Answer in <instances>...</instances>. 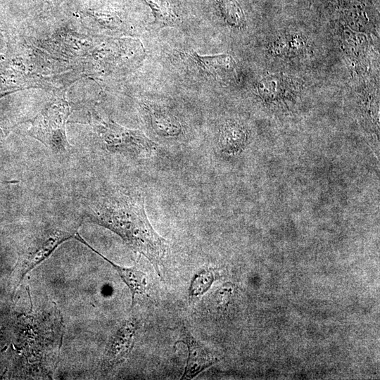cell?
<instances>
[{
    "mask_svg": "<svg viewBox=\"0 0 380 380\" xmlns=\"http://www.w3.org/2000/svg\"><path fill=\"white\" fill-rule=\"evenodd\" d=\"M84 216L120 236L133 251L146 258L161 277L160 267L169 245L149 222L141 193L122 190L106 193L87 204Z\"/></svg>",
    "mask_w": 380,
    "mask_h": 380,
    "instance_id": "obj_1",
    "label": "cell"
},
{
    "mask_svg": "<svg viewBox=\"0 0 380 380\" xmlns=\"http://www.w3.org/2000/svg\"><path fill=\"white\" fill-rule=\"evenodd\" d=\"M77 227L63 229L50 227L41 230L31 236L25 248L20 262L18 287L24 277L37 265L47 258L63 242L75 238Z\"/></svg>",
    "mask_w": 380,
    "mask_h": 380,
    "instance_id": "obj_2",
    "label": "cell"
},
{
    "mask_svg": "<svg viewBox=\"0 0 380 380\" xmlns=\"http://www.w3.org/2000/svg\"><path fill=\"white\" fill-rule=\"evenodd\" d=\"M101 133L106 148L111 153L144 158L153 156L158 150V145L139 130L109 123L102 127Z\"/></svg>",
    "mask_w": 380,
    "mask_h": 380,
    "instance_id": "obj_3",
    "label": "cell"
},
{
    "mask_svg": "<svg viewBox=\"0 0 380 380\" xmlns=\"http://www.w3.org/2000/svg\"><path fill=\"white\" fill-rule=\"evenodd\" d=\"M134 318L125 321L113 336L107 348L103 367L112 369L125 360L132 348L134 338L137 330Z\"/></svg>",
    "mask_w": 380,
    "mask_h": 380,
    "instance_id": "obj_4",
    "label": "cell"
},
{
    "mask_svg": "<svg viewBox=\"0 0 380 380\" xmlns=\"http://www.w3.org/2000/svg\"><path fill=\"white\" fill-rule=\"evenodd\" d=\"M179 342L186 344L188 358L181 379H192L217 362V358L197 341L192 334L184 329Z\"/></svg>",
    "mask_w": 380,
    "mask_h": 380,
    "instance_id": "obj_5",
    "label": "cell"
},
{
    "mask_svg": "<svg viewBox=\"0 0 380 380\" xmlns=\"http://www.w3.org/2000/svg\"><path fill=\"white\" fill-rule=\"evenodd\" d=\"M80 242L82 243L91 251L97 253L106 261H107L118 273L120 277L124 283L129 288L132 295V304L131 308H132L135 303L137 297L143 296L147 293L148 291V281L146 274L139 269L132 267H125L120 266L108 258L103 255L101 253L93 248L80 234L77 233L75 236Z\"/></svg>",
    "mask_w": 380,
    "mask_h": 380,
    "instance_id": "obj_6",
    "label": "cell"
},
{
    "mask_svg": "<svg viewBox=\"0 0 380 380\" xmlns=\"http://www.w3.org/2000/svg\"><path fill=\"white\" fill-rule=\"evenodd\" d=\"M189 56L201 69L215 77L229 76L235 70V61L228 54L199 56L196 52H192Z\"/></svg>",
    "mask_w": 380,
    "mask_h": 380,
    "instance_id": "obj_7",
    "label": "cell"
},
{
    "mask_svg": "<svg viewBox=\"0 0 380 380\" xmlns=\"http://www.w3.org/2000/svg\"><path fill=\"white\" fill-rule=\"evenodd\" d=\"M148 110L151 126L158 134L165 137H174L181 133L182 125L173 114L156 106H149Z\"/></svg>",
    "mask_w": 380,
    "mask_h": 380,
    "instance_id": "obj_8",
    "label": "cell"
},
{
    "mask_svg": "<svg viewBox=\"0 0 380 380\" xmlns=\"http://www.w3.org/2000/svg\"><path fill=\"white\" fill-rule=\"evenodd\" d=\"M246 138V134L240 125L228 123L224 125L221 132L220 146L222 151L234 153L241 149Z\"/></svg>",
    "mask_w": 380,
    "mask_h": 380,
    "instance_id": "obj_9",
    "label": "cell"
},
{
    "mask_svg": "<svg viewBox=\"0 0 380 380\" xmlns=\"http://www.w3.org/2000/svg\"><path fill=\"white\" fill-rule=\"evenodd\" d=\"M151 9L154 21L151 23L155 28L173 26L177 17L166 0H144Z\"/></svg>",
    "mask_w": 380,
    "mask_h": 380,
    "instance_id": "obj_10",
    "label": "cell"
},
{
    "mask_svg": "<svg viewBox=\"0 0 380 380\" xmlns=\"http://www.w3.org/2000/svg\"><path fill=\"white\" fill-rule=\"evenodd\" d=\"M215 274L212 268L205 267L197 272L191 279L188 298L189 303H194L202 297L210 288Z\"/></svg>",
    "mask_w": 380,
    "mask_h": 380,
    "instance_id": "obj_11",
    "label": "cell"
},
{
    "mask_svg": "<svg viewBox=\"0 0 380 380\" xmlns=\"http://www.w3.org/2000/svg\"><path fill=\"white\" fill-rule=\"evenodd\" d=\"M224 19L232 26L241 27L245 20L243 12L236 0H217Z\"/></svg>",
    "mask_w": 380,
    "mask_h": 380,
    "instance_id": "obj_12",
    "label": "cell"
}]
</instances>
